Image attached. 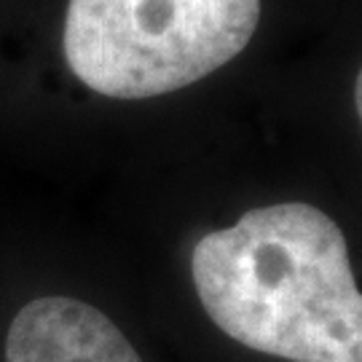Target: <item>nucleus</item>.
Returning a JSON list of instances; mask_svg holds the SVG:
<instances>
[{
    "instance_id": "nucleus-4",
    "label": "nucleus",
    "mask_w": 362,
    "mask_h": 362,
    "mask_svg": "<svg viewBox=\"0 0 362 362\" xmlns=\"http://www.w3.org/2000/svg\"><path fill=\"white\" fill-rule=\"evenodd\" d=\"M354 105H357V113H360V121H362V70L360 76H357V86H354Z\"/></svg>"
},
{
    "instance_id": "nucleus-2",
    "label": "nucleus",
    "mask_w": 362,
    "mask_h": 362,
    "mask_svg": "<svg viewBox=\"0 0 362 362\" xmlns=\"http://www.w3.org/2000/svg\"><path fill=\"white\" fill-rule=\"evenodd\" d=\"M258 19L260 0H70L62 49L91 91L148 100L231 62Z\"/></svg>"
},
{
    "instance_id": "nucleus-1",
    "label": "nucleus",
    "mask_w": 362,
    "mask_h": 362,
    "mask_svg": "<svg viewBox=\"0 0 362 362\" xmlns=\"http://www.w3.org/2000/svg\"><path fill=\"white\" fill-rule=\"evenodd\" d=\"M191 274L209 320L236 344L290 362H362V293L322 209H250L202 236Z\"/></svg>"
},
{
    "instance_id": "nucleus-3",
    "label": "nucleus",
    "mask_w": 362,
    "mask_h": 362,
    "mask_svg": "<svg viewBox=\"0 0 362 362\" xmlns=\"http://www.w3.org/2000/svg\"><path fill=\"white\" fill-rule=\"evenodd\" d=\"M6 362H143L107 314L86 300L46 296L16 311Z\"/></svg>"
}]
</instances>
